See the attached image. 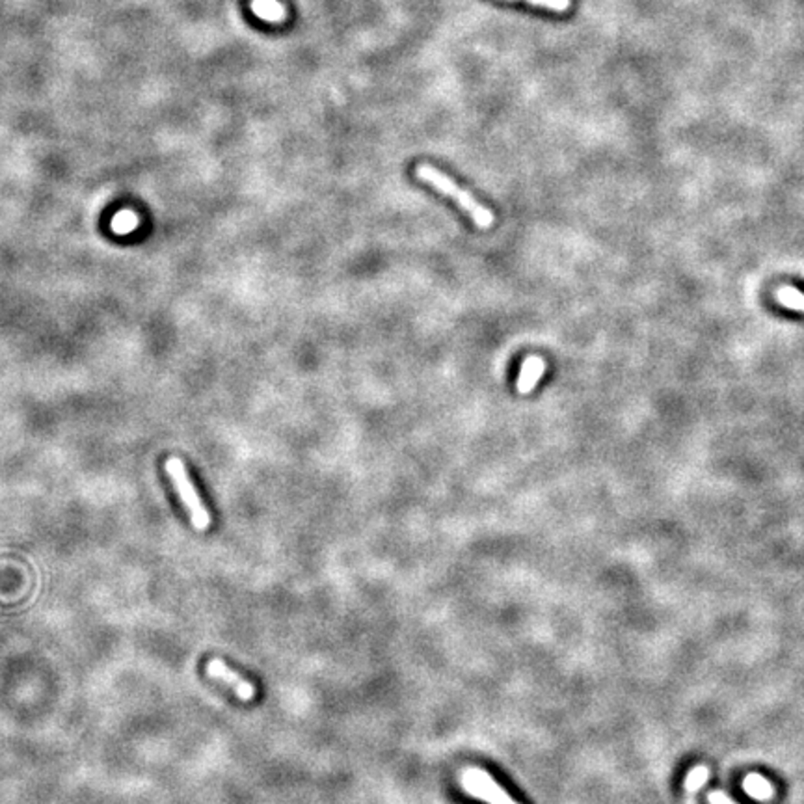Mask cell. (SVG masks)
Returning a JSON list of instances; mask_svg holds the SVG:
<instances>
[{
    "instance_id": "1",
    "label": "cell",
    "mask_w": 804,
    "mask_h": 804,
    "mask_svg": "<svg viewBox=\"0 0 804 804\" xmlns=\"http://www.w3.org/2000/svg\"><path fill=\"white\" fill-rule=\"evenodd\" d=\"M415 176L417 179H421L422 183L431 185L433 188H436L438 192H442L443 196L451 198L453 201L458 203V207L468 215L477 228L481 229H490L495 222V217L488 207H484L481 201H477L473 198V194H470L468 190H463L462 187H458L454 183V179H451L449 176H445L443 172H440L438 168H434L429 162H422L415 168Z\"/></svg>"
},
{
    "instance_id": "2",
    "label": "cell",
    "mask_w": 804,
    "mask_h": 804,
    "mask_svg": "<svg viewBox=\"0 0 804 804\" xmlns=\"http://www.w3.org/2000/svg\"><path fill=\"white\" fill-rule=\"evenodd\" d=\"M166 472H168V477L172 479V484H174L179 499L185 504V509L192 520L194 529L207 531L210 527V514L205 509V504H203L198 490L194 488L183 460L178 456H172L170 460L166 462Z\"/></svg>"
},
{
    "instance_id": "3",
    "label": "cell",
    "mask_w": 804,
    "mask_h": 804,
    "mask_svg": "<svg viewBox=\"0 0 804 804\" xmlns=\"http://www.w3.org/2000/svg\"><path fill=\"white\" fill-rule=\"evenodd\" d=\"M460 786L470 797L479 799L486 804H520L484 769H477V768L463 769L460 773Z\"/></svg>"
},
{
    "instance_id": "4",
    "label": "cell",
    "mask_w": 804,
    "mask_h": 804,
    "mask_svg": "<svg viewBox=\"0 0 804 804\" xmlns=\"http://www.w3.org/2000/svg\"><path fill=\"white\" fill-rule=\"evenodd\" d=\"M205 672H207L209 678H213L217 682H222V684L229 686L235 691V695L239 698H242V700H251L253 697H256V687H253V684L248 682L246 678H242L239 672H235L222 659H210L207 663V670Z\"/></svg>"
},
{
    "instance_id": "5",
    "label": "cell",
    "mask_w": 804,
    "mask_h": 804,
    "mask_svg": "<svg viewBox=\"0 0 804 804\" xmlns=\"http://www.w3.org/2000/svg\"><path fill=\"white\" fill-rule=\"evenodd\" d=\"M544 372H545L544 358H540L536 354L527 356L525 361L522 363V369H520V374H518V380H516L518 393L529 395L536 388V384L540 382V378L544 376Z\"/></svg>"
},
{
    "instance_id": "6",
    "label": "cell",
    "mask_w": 804,
    "mask_h": 804,
    "mask_svg": "<svg viewBox=\"0 0 804 804\" xmlns=\"http://www.w3.org/2000/svg\"><path fill=\"white\" fill-rule=\"evenodd\" d=\"M779 302L789 310L802 311L804 313V294L793 287H780L779 289Z\"/></svg>"
},
{
    "instance_id": "7",
    "label": "cell",
    "mask_w": 804,
    "mask_h": 804,
    "mask_svg": "<svg viewBox=\"0 0 804 804\" xmlns=\"http://www.w3.org/2000/svg\"><path fill=\"white\" fill-rule=\"evenodd\" d=\"M524 3L555 14H565L572 8V0H524Z\"/></svg>"
},
{
    "instance_id": "8",
    "label": "cell",
    "mask_w": 804,
    "mask_h": 804,
    "mask_svg": "<svg viewBox=\"0 0 804 804\" xmlns=\"http://www.w3.org/2000/svg\"><path fill=\"white\" fill-rule=\"evenodd\" d=\"M707 779H709V769L707 768H695L687 775V779H686V789L697 791V789H700L707 782Z\"/></svg>"
},
{
    "instance_id": "9",
    "label": "cell",
    "mask_w": 804,
    "mask_h": 804,
    "mask_svg": "<svg viewBox=\"0 0 804 804\" xmlns=\"http://www.w3.org/2000/svg\"><path fill=\"white\" fill-rule=\"evenodd\" d=\"M707 802L709 804H738L734 799H730L727 793L723 791H711L707 795Z\"/></svg>"
}]
</instances>
